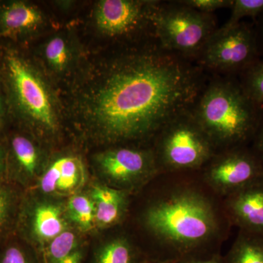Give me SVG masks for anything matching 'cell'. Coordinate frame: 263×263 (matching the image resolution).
<instances>
[{"mask_svg":"<svg viewBox=\"0 0 263 263\" xmlns=\"http://www.w3.org/2000/svg\"><path fill=\"white\" fill-rule=\"evenodd\" d=\"M204 82L199 67L159 44L127 50L78 73L65 114L89 143L148 145L167 124L192 111Z\"/></svg>","mask_w":263,"mask_h":263,"instance_id":"6da1fadb","label":"cell"},{"mask_svg":"<svg viewBox=\"0 0 263 263\" xmlns=\"http://www.w3.org/2000/svg\"><path fill=\"white\" fill-rule=\"evenodd\" d=\"M135 197L126 221L148 261L176 262L219 253L232 224L223 199L196 172L159 174ZM125 221V222H126Z\"/></svg>","mask_w":263,"mask_h":263,"instance_id":"7a4b0ae2","label":"cell"},{"mask_svg":"<svg viewBox=\"0 0 263 263\" xmlns=\"http://www.w3.org/2000/svg\"><path fill=\"white\" fill-rule=\"evenodd\" d=\"M256 106L241 85L220 79L205 86L192 114L219 152L253 139L260 122Z\"/></svg>","mask_w":263,"mask_h":263,"instance_id":"3957f363","label":"cell"},{"mask_svg":"<svg viewBox=\"0 0 263 263\" xmlns=\"http://www.w3.org/2000/svg\"><path fill=\"white\" fill-rule=\"evenodd\" d=\"M7 73L15 103L40 143L57 140L62 129V108L46 78L28 60L9 53Z\"/></svg>","mask_w":263,"mask_h":263,"instance_id":"277c9868","label":"cell"},{"mask_svg":"<svg viewBox=\"0 0 263 263\" xmlns=\"http://www.w3.org/2000/svg\"><path fill=\"white\" fill-rule=\"evenodd\" d=\"M150 145L160 174L200 171L217 152L192 111L162 128Z\"/></svg>","mask_w":263,"mask_h":263,"instance_id":"5b68a950","label":"cell"},{"mask_svg":"<svg viewBox=\"0 0 263 263\" xmlns=\"http://www.w3.org/2000/svg\"><path fill=\"white\" fill-rule=\"evenodd\" d=\"M217 29L212 14L197 11L180 1L160 3L154 17V32L160 47L184 58L200 54Z\"/></svg>","mask_w":263,"mask_h":263,"instance_id":"8992f818","label":"cell"},{"mask_svg":"<svg viewBox=\"0 0 263 263\" xmlns=\"http://www.w3.org/2000/svg\"><path fill=\"white\" fill-rule=\"evenodd\" d=\"M93 165L100 182L133 196L160 174L150 144L108 147L94 155Z\"/></svg>","mask_w":263,"mask_h":263,"instance_id":"52a82bcc","label":"cell"},{"mask_svg":"<svg viewBox=\"0 0 263 263\" xmlns=\"http://www.w3.org/2000/svg\"><path fill=\"white\" fill-rule=\"evenodd\" d=\"M29 191L21 201L17 226L26 243L41 259L52 240L72 228L66 214L67 199Z\"/></svg>","mask_w":263,"mask_h":263,"instance_id":"ba28073f","label":"cell"},{"mask_svg":"<svg viewBox=\"0 0 263 263\" xmlns=\"http://www.w3.org/2000/svg\"><path fill=\"white\" fill-rule=\"evenodd\" d=\"M199 172L208 186L223 199L263 179V161L247 146H235L216 152Z\"/></svg>","mask_w":263,"mask_h":263,"instance_id":"9c48e42d","label":"cell"},{"mask_svg":"<svg viewBox=\"0 0 263 263\" xmlns=\"http://www.w3.org/2000/svg\"><path fill=\"white\" fill-rule=\"evenodd\" d=\"M256 54L253 29L239 23L228 30L217 29L200 53V62L212 70L231 72L248 68L254 63Z\"/></svg>","mask_w":263,"mask_h":263,"instance_id":"30bf717a","label":"cell"},{"mask_svg":"<svg viewBox=\"0 0 263 263\" xmlns=\"http://www.w3.org/2000/svg\"><path fill=\"white\" fill-rule=\"evenodd\" d=\"M160 5L157 1L101 0L95 6V25L103 35L127 37L150 25Z\"/></svg>","mask_w":263,"mask_h":263,"instance_id":"8fae6325","label":"cell"},{"mask_svg":"<svg viewBox=\"0 0 263 263\" xmlns=\"http://www.w3.org/2000/svg\"><path fill=\"white\" fill-rule=\"evenodd\" d=\"M88 173L80 155L66 152L49 157L46 167L31 191L67 199L85 190Z\"/></svg>","mask_w":263,"mask_h":263,"instance_id":"7c38bea8","label":"cell"},{"mask_svg":"<svg viewBox=\"0 0 263 263\" xmlns=\"http://www.w3.org/2000/svg\"><path fill=\"white\" fill-rule=\"evenodd\" d=\"M232 226L263 237V179L223 198Z\"/></svg>","mask_w":263,"mask_h":263,"instance_id":"4fadbf2b","label":"cell"},{"mask_svg":"<svg viewBox=\"0 0 263 263\" xmlns=\"http://www.w3.org/2000/svg\"><path fill=\"white\" fill-rule=\"evenodd\" d=\"M95 207L96 230L116 229L127 220L133 195L102 182L88 189Z\"/></svg>","mask_w":263,"mask_h":263,"instance_id":"5bb4252c","label":"cell"},{"mask_svg":"<svg viewBox=\"0 0 263 263\" xmlns=\"http://www.w3.org/2000/svg\"><path fill=\"white\" fill-rule=\"evenodd\" d=\"M15 180L32 190L43 174L49 156L41 143L24 136H15L11 141Z\"/></svg>","mask_w":263,"mask_h":263,"instance_id":"9a60e30c","label":"cell"},{"mask_svg":"<svg viewBox=\"0 0 263 263\" xmlns=\"http://www.w3.org/2000/svg\"><path fill=\"white\" fill-rule=\"evenodd\" d=\"M143 255L130 233L121 226L96 249L92 263H139Z\"/></svg>","mask_w":263,"mask_h":263,"instance_id":"2e32d148","label":"cell"},{"mask_svg":"<svg viewBox=\"0 0 263 263\" xmlns=\"http://www.w3.org/2000/svg\"><path fill=\"white\" fill-rule=\"evenodd\" d=\"M0 22L8 32H29L43 25L44 15L34 5L23 2H15L7 5L2 10Z\"/></svg>","mask_w":263,"mask_h":263,"instance_id":"e0dca14e","label":"cell"},{"mask_svg":"<svg viewBox=\"0 0 263 263\" xmlns=\"http://www.w3.org/2000/svg\"><path fill=\"white\" fill-rule=\"evenodd\" d=\"M42 55L48 70L56 75L70 72L76 65L75 45L64 34L48 39L43 45Z\"/></svg>","mask_w":263,"mask_h":263,"instance_id":"ac0fdd59","label":"cell"},{"mask_svg":"<svg viewBox=\"0 0 263 263\" xmlns=\"http://www.w3.org/2000/svg\"><path fill=\"white\" fill-rule=\"evenodd\" d=\"M66 214L71 227L84 235L96 230L94 201L88 190L68 197Z\"/></svg>","mask_w":263,"mask_h":263,"instance_id":"d6986e66","label":"cell"},{"mask_svg":"<svg viewBox=\"0 0 263 263\" xmlns=\"http://www.w3.org/2000/svg\"><path fill=\"white\" fill-rule=\"evenodd\" d=\"M224 263H263V237L239 230Z\"/></svg>","mask_w":263,"mask_h":263,"instance_id":"ffe728a7","label":"cell"},{"mask_svg":"<svg viewBox=\"0 0 263 263\" xmlns=\"http://www.w3.org/2000/svg\"><path fill=\"white\" fill-rule=\"evenodd\" d=\"M84 235L71 228L52 240L41 256V263H57L67 254L86 245Z\"/></svg>","mask_w":263,"mask_h":263,"instance_id":"44dd1931","label":"cell"},{"mask_svg":"<svg viewBox=\"0 0 263 263\" xmlns=\"http://www.w3.org/2000/svg\"><path fill=\"white\" fill-rule=\"evenodd\" d=\"M21 202L16 192L0 183V238L17 224Z\"/></svg>","mask_w":263,"mask_h":263,"instance_id":"7402d4cb","label":"cell"},{"mask_svg":"<svg viewBox=\"0 0 263 263\" xmlns=\"http://www.w3.org/2000/svg\"><path fill=\"white\" fill-rule=\"evenodd\" d=\"M241 86L255 105L263 104V61L254 62L249 66Z\"/></svg>","mask_w":263,"mask_h":263,"instance_id":"603a6c76","label":"cell"},{"mask_svg":"<svg viewBox=\"0 0 263 263\" xmlns=\"http://www.w3.org/2000/svg\"><path fill=\"white\" fill-rule=\"evenodd\" d=\"M231 9V15L219 30H228L245 17H255L263 13V0H234Z\"/></svg>","mask_w":263,"mask_h":263,"instance_id":"cb8c5ba5","label":"cell"},{"mask_svg":"<svg viewBox=\"0 0 263 263\" xmlns=\"http://www.w3.org/2000/svg\"><path fill=\"white\" fill-rule=\"evenodd\" d=\"M0 263H41L35 251L19 243H10L0 251Z\"/></svg>","mask_w":263,"mask_h":263,"instance_id":"d4e9b609","label":"cell"},{"mask_svg":"<svg viewBox=\"0 0 263 263\" xmlns=\"http://www.w3.org/2000/svg\"><path fill=\"white\" fill-rule=\"evenodd\" d=\"M180 2L193 9L208 14H212L213 12L221 8H231L233 4V0H185Z\"/></svg>","mask_w":263,"mask_h":263,"instance_id":"484cf974","label":"cell"},{"mask_svg":"<svg viewBox=\"0 0 263 263\" xmlns=\"http://www.w3.org/2000/svg\"><path fill=\"white\" fill-rule=\"evenodd\" d=\"M175 263H224V258L220 253L210 254V255L194 256L185 257Z\"/></svg>","mask_w":263,"mask_h":263,"instance_id":"4316f807","label":"cell"},{"mask_svg":"<svg viewBox=\"0 0 263 263\" xmlns=\"http://www.w3.org/2000/svg\"><path fill=\"white\" fill-rule=\"evenodd\" d=\"M86 255V245L76 249L57 263H84Z\"/></svg>","mask_w":263,"mask_h":263,"instance_id":"83f0119b","label":"cell"},{"mask_svg":"<svg viewBox=\"0 0 263 263\" xmlns=\"http://www.w3.org/2000/svg\"><path fill=\"white\" fill-rule=\"evenodd\" d=\"M254 144L253 150L263 161V121L259 122L258 129L254 137Z\"/></svg>","mask_w":263,"mask_h":263,"instance_id":"f1b7e54d","label":"cell"},{"mask_svg":"<svg viewBox=\"0 0 263 263\" xmlns=\"http://www.w3.org/2000/svg\"><path fill=\"white\" fill-rule=\"evenodd\" d=\"M5 169V160L4 155H3V152L0 149V176L3 174Z\"/></svg>","mask_w":263,"mask_h":263,"instance_id":"f546056e","label":"cell"},{"mask_svg":"<svg viewBox=\"0 0 263 263\" xmlns=\"http://www.w3.org/2000/svg\"><path fill=\"white\" fill-rule=\"evenodd\" d=\"M146 263H175V262H155V261H148Z\"/></svg>","mask_w":263,"mask_h":263,"instance_id":"4dcf8cb0","label":"cell"},{"mask_svg":"<svg viewBox=\"0 0 263 263\" xmlns=\"http://www.w3.org/2000/svg\"><path fill=\"white\" fill-rule=\"evenodd\" d=\"M2 115V104L1 101H0V117H1Z\"/></svg>","mask_w":263,"mask_h":263,"instance_id":"1f68e13d","label":"cell"},{"mask_svg":"<svg viewBox=\"0 0 263 263\" xmlns=\"http://www.w3.org/2000/svg\"><path fill=\"white\" fill-rule=\"evenodd\" d=\"M262 36H263V21H262Z\"/></svg>","mask_w":263,"mask_h":263,"instance_id":"d6a6232c","label":"cell"}]
</instances>
